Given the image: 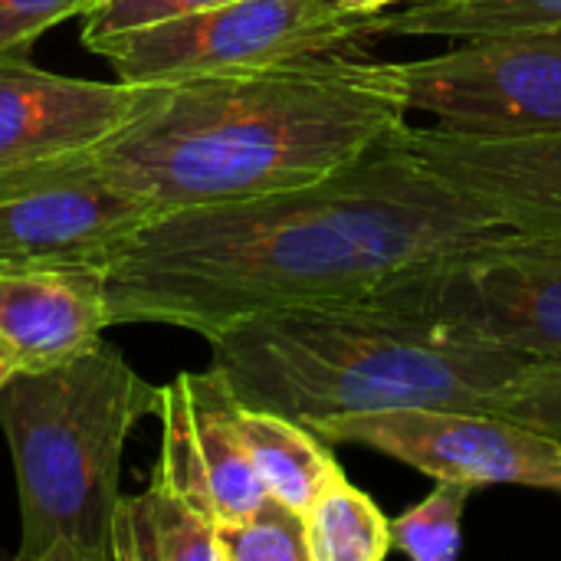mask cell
I'll use <instances>...</instances> for the list:
<instances>
[{
	"mask_svg": "<svg viewBox=\"0 0 561 561\" xmlns=\"http://www.w3.org/2000/svg\"><path fill=\"white\" fill-rule=\"evenodd\" d=\"M513 233L437 178L398 125L322 181L148 220L105 266L108 319L214 339L270 309L378 293Z\"/></svg>",
	"mask_w": 561,
	"mask_h": 561,
	"instance_id": "6da1fadb",
	"label": "cell"
},
{
	"mask_svg": "<svg viewBox=\"0 0 561 561\" xmlns=\"http://www.w3.org/2000/svg\"><path fill=\"white\" fill-rule=\"evenodd\" d=\"M408 112L401 62L339 46L158 85L145 112L92 151L164 214L322 181Z\"/></svg>",
	"mask_w": 561,
	"mask_h": 561,
	"instance_id": "7a4b0ae2",
	"label": "cell"
},
{
	"mask_svg": "<svg viewBox=\"0 0 561 561\" xmlns=\"http://www.w3.org/2000/svg\"><path fill=\"white\" fill-rule=\"evenodd\" d=\"M210 368L243 408L302 427L388 408L496 411L529 358L450 332L391 289L250 316L214 339Z\"/></svg>",
	"mask_w": 561,
	"mask_h": 561,
	"instance_id": "3957f363",
	"label": "cell"
},
{
	"mask_svg": "<svg viewBox=\"0 0 561 561\" xmlns=\"http://www.w3.org/2000/svg\"><path fill=\"white\" fill-rule=\"evenodd\" d=\"M161 388L99 342L0 388V431L20 500V561H112L122 450L158 414Z\"/></svg>",
	"mask_w": 561,
	"mask_h": 561,
	"instance_id": "277c9868",
	"label": "cell"
},
{
	"mask_svg": "<svg viewBox=\"0 0 561 561\" xmlns=\"http://www.w3.org/2000/svg\"><path fill=\"white\" fill-rule=\"evenodd\" d=\"M365 20L339 0H227L108 36L92 53L105 56L122 82L171 85L355 46L365 39Z\"/></svg>",
	"mask_w": 561,
	"mask_h": 561,
	"instance_id": "5b68a950",
	"label": "cell"
},
{
	"mask_svg": "<svg viewBox=\"0 0 561 561\" xmlns=\"http://www.w3.org/2000/svg\"><path fill=\"white\" fill-rule=\"evenodd\" d=\"M385 289L457 335L529 362L561 365V233H513L401 276Z\"/></svg>",
	"mask_w": 561,
	"mask_h": 561,
	"instance_id": "8992f818",
	"label": "cell"
},
{
	"mask_svg": "<svg viewBox=\"0 0 561 561\" xmlns=\"http://www.w3.org/2000/svg\"><path fill=\"white\" fill-rule=\"evenodd\" d=\"M161 210L95 151L0 171V270H99Z\"/></svg>",
	"mask_w": 561,
	"mask_h": 561,
	"instance_id": "52a82bcc",
	"label": "cell"
},
{
	"mask_svg": "<svg viewBox=\"0 0 561 561\" xmlns=\"http://www.w3.org/2000/svg\"><path fill=\"white\" fill-rule=\"evenodd\" d=\"M316 431L329 447L358 444L437 483L529 486L561 496V440L496 411L388 408L339 414Z\"/></svg>",
	"mask_w": 561,
	"mask_h": 561,
	"instance_id": "ba28073f",
	"label": "cell"
},
{
	"mask_svg": "<svg viewBox=\"0 0 561 561\" xmlns=\"http://www.w3.org/2000/svg\"><path fill=\"white\" fill-rule=\"evenodd\" d=\"M411 112L477 138L561 131V30L460 39L457 49L401 62Z\"/></svg>",
	"mask_w": 561,
	"mask_h": 561,
	"instance_id": "9c48e42d",
	"label": "cell"
},
{
	"mask_svg": "<svg viewBox=\"0 0 561 561\" xmlns=\"http://www.w3.org/2000/svg\"><path fill=\"white\" fill-rule=\"evenodd\" d=\"M158 85L92 82L0 56V171L89 151L145 112Z\"/></svg>",
	"mask_w": 561,
	"mask_h": 561,
	"instance_id": "30bf717a",
	"label": "cell"
},
{
	"mask_svg": "<svg viewBox=\"0 0 561 561\" xmlns=\"http://www.w3.org/2000/svg\"><path fill=\"white\" fill-rule=\"evenodd\" d=\"M411 151L454 191L526 237L561 233V131L536 138H477L404 122Z\"/></svg>",
	"mask_w": 561,
	"mask_h": 561,
	"instance_id": "8fae6325",
	"label": "cell"
},
{
	"mask_svg": "<svg viewBox=\"0 0 561 561\" xmlns=\"http://www.w3.org/2000/svg\"><path fill=\"white\" fill-rule=\"evenodd\" d=\"M112 325L99 270H0V339L20 368H53L102 342Z\"/></svg>",
	"mask_w": 561,
	"mask_h": 561,
	"instance_id": "7c38bea8",
	"label": "cell"
},
{
	"mask_svg": "<svg viewBox=\"0 0 561 561\" xmlns=\"http://www.w3.org/2000/svg\"><path fill=\"white\" fill-rule=\"evenodd\" d=\"M191 398L201 460L207 470L214 519L230 523L253 513L270 493L253 467V457L240 434V401L217 368L181 371Z\"/></svg>",
	"mask_w": 561,
	"mask_h": 561,
	"instance_id": "4fadbf2b",
	"label": "cell"
},
{
	"mask_svg": "<svg viewBox=\"0 0 561 561\" xmlns=\"http://www.w3.org/2000/svg\"><path fill=\"white\" fill-rule=\"evenodd\" d=\"M112 561H220L217 523L151 470V483L115 506Z\"/></svg>",
	"mask_w": 561,
	"mask_h": 561,
	"instance_id": "5bb4252c",
	"label": "cell"
},
{
	"mask_svg": "<svg viewBox=\"0 0 561 561\" xmlns=\"http://www.w3.org/2000/svg\"><path fill=\"white\" fill-rule=\"evenodd\" d=\"M365 20L368 36H503L561 30V0H404Z\"/></svg>",
	"mask_w": 561,
	"mask_h": 561,
	"instance_id": "9a60e30c",
	"label": "cell"
},
{
	"mask_svg": "<svg viewBox=\"0 0 561 561\" xmlns=\"http://www.w3.org/2000/svg\"><path fill=\"white\" fill-rule=\"evenodd\" d=\"M240 434L266 493L302 513L339 470L329 444L316 431L283 414L240 408Z\"/></svg>",
	"mask_w": 561,
	"mask_h": 561,
	"instance_id": "2e32d148",
	"label": "cell"
},
{
	"mask_svg": "<svg viewBox=\"0 0 561 561\" xmlns=\"http://www.w3.org/2000/svg\"><path fill=\"white\" fill-rule=\"evenodd\" d=\"M306 536L312 561H381L391 552V519L345 480L342 467L309 503Z\"/></svg>",
	"mask_w": 561,
	"mask_h": 561,
	"instance_id": "e0dca14e",
	"label": "cell"
},
{
	"mask_svg": "<svg viewBox=\"0 0 561 561\" xmlns=\"http://www.w3.org/2000/svg\"><path fill=\"white\" fill-rule=\"evenodd\" d=\"M220 561H312L306 513L266 496L253 513L217 523Z\"/></svg>",
	"mask_w": 561,
	"mask_h": 561,
	"instance_id": "ac0fdd59",
	"label": "cell"
},
{
	"mask_svg": "<svg viewBox=\"0 0 561 561\" xmlns=\"http://www.w3.org/2000/svg\"><path fill=\"white\" fill-rule=\"evenodd\" d=\"M158 417H161V460H158L154 473L171 490H178L184 500H191L201 513H207L214 519L207 470H204V460H201V444H197V431H194L191 398H187V385H184L181 375H174L161 388Z\"/></svg>",
	"mask_w": 561,
	"mask_h": 561,
	"instance_id": "d6986e66",
	"label": "cell"
},
{
	"mask_svg": "<svg viewBox=\"0 0 561 561\" xmlns=\"http://www.w3.org/2000/svg\"><path fill=\"white\" fill-rule=\"evenodd\" d=\"M463 483H437L427 500L391 519V549L417 561H450L463 546V510L470 500Z\"/></svg>",
	"mask_w": 561,
	"mask_h": 561,
	"instance_id": "ffe728a7",
	"label": "cell"
},
{
	"mask_svg": "<svg viewBox=\"0 0 561 561\" xmlns=\"http://www.w3.org/2000/svg\"><path fill=\"white\" fill-rule=\"evenodd\" d=\"M227 0H95L92 10L82 13V43L92 49L108 36H122L141 26H154L174 16H187Z\"/></svg>",
	"mask_w": 561,
	"mask_h": 561,
	"instance_id": "44dd1931",
	"label": "cell"
},
{
	"mask_svg": "<svg viewBox=\"0 0 561 561\" xmlns=\"http://www.w3.org/2000/svg\"><path fill=\"white\" fill-rule=\"evenodd\" d=\"M496 414L523 421L561 440V365L533 362L523 375L500 394Z\"/></svg>",
	"mask_w": 561,
	"mask_h": 561,
	"instance_id": "7402d4cb",
	"label": "cell"
},
{
	"mask_svg": "<svg viewBox=\"0 0 561 561\" xmlns=\"http://www.w3.org/2000/svg\"><path fill=\"white\" fill-rule=\"evenodd\" d=\"M95 0H0V56L23 53L49 26L82 16Z\"/></svg>",
	"mask_w": 561,
	"mask_h": 561,
	"instance_id": "603a6c76",
	"label": "cell"
},
{
	"mask_svg": "<svg viewBox=\"0 0 561 561\" xmlns=\"http://www.w3.org/2000/svg\"><path fill=\"white\" fill-rule=\"evenodd\" d=\"M345 10H352V13H362V16H371V13H378V10H388V7H398V3H404V0H339Z\"/></svg>",
	"mask_w": 561,
	"mask_h": 561,
	"instance_id": "cb8c5ba5",
	"label": "cell"
},
{
	"mask_svg": "<svg viewBox=\"0 0 561 561\" xmlns=\"http://www.w3.org/2000/svg\"><path fill=\"white\" fill-rule=\"evenodd\" d=\"M16 371H20V358H16V352L0 339V388H3Z\"/></svg>",
	"mask_w": 561,
	"mask_h": 561,
	"instance_id": "d4e9b609",
	"label": "cell"
}]
</instances>
